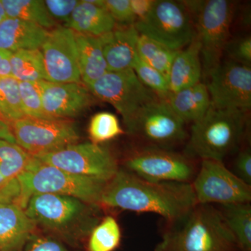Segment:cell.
I'll list each match as a JSON object with an SVG mask.
<instances>
[{"mask_svg":"<svg viewBox=\"0 0 251 251\" xmlns=\"http://www.w3.org/2000/svg\"><path fill=\"white\" fill-rule=\"evenodd\" d=\"M116 25L105 9V1L82 0L79 1L64 27L82 35L99 37L111 31Z\"/></svg>","mask_w":251,"mask_h":251,"instance_id":"obj_19","label":"cell"},{"mask_svg":"<svg viewBox=\"0 0 251 251\" xmlns=\"http://www.w3.org/2000/svg\"><path fill=\"white\" fill-rule=\"evenodd\" d=\"M207 77L211 106L247 113L250 110L251 67L231 60L221 62Z\"/></svg>","mask_w":251,"mask_h":251,"instance_id":"obj_13","label":"cell"},{"mask_svg":"<svg viewBox=\"0 0 251 251\" xmlns=\"http://www.w3.org/2000/svg\"><path fill=\"white\" fill-rule=\"evenodd\" d=\"M140 58L168 78L170 69L178 51L173 50L148 36L140 34L138 41Z\"/></svg>","mask_w":251,"mask_h":251,"instance_id":"obj_27","label":"cell"},{"mask_svg":"<svg viewBox=\"0 0 251 251\" xmlns=\"http://www.w3.org/2000/svg\"><path fill=\"white\" fill-rule=\"evenodd\" d=\"M21 251H73L57 238L36 231Z\"/></svg>","mask_w":251,"mask_h":251,"instance_id":"obj_34","label":"cell"},{"mask_svg":"<svg viewBox=\"0 0 251 251\" xmlns=\"http://www.w3.org/2000/svg\"><path fill=\"white\" fill-rule=\"evenodd\" d=\"M229 56L231 61L251 67V37L243 36L228 41L224 52Z\"/></svg>","mask_w":251,"mask_h":251,"instance_id":"obj_35","label":"cell"},{"mask_svg":"<svg viewBox=\"0 0 251 251\" xmlns=\"http://www.w3.org/2000/svg\"><path fill=\"white\" fill-rule=\"evenodd\" d=\"M0 118L2 119V117H1V115H0ZM3 120V119H2Z\"/></svg>","mask_w":251,"mask_h":251,"instance_id":"obj_44","label":"cell"},{"mask_svg":"<svg viewBox=\"0 0 251 251\" xmlns=\"http://www.w3.org/2000/svg\"><path fill=\"white\" fill-rule=\"evenodd\" d=\"M0 115L8 123L26 117L21 103L19 82L12 76L0 79Z\"/></svg>","mask_w":251,"mask_h":251,"instance_id":"obj_29","label":"cell"},{"mask_svg":"<svg viewBox=\"0 0 251 251\" xmlns=\"http://www.w3.org/2000/svg\"><path fill=\"white\" fill-rule=\"evenodd\" d=\"M233 234L238 249L251 251V206L250 203L222 206L221 210Z\"/></svg>","mask_w":251,"mask_h":251,"instance_id":"obj_26","label":"cell"},{"mask_svg":"<svg viewBox=\"0 0 251 251\" xmlns=\"http://www.w3.org/2000/svg\"><path fill=\"white\" fill-rule=\"evenodd\" d=\"M34 157L45 164L67 173L107 182L120 170L116 158L108 149L92 143L73 144Z\"/></svg>","mask_w":251,"mask_h":251,"instance_id":"obj_9","label":"cell"},{"mask_svg":"<svg viewBox=\"0 0 251 251\" xmlns=\"http://www.w3.org/2000/svg\"><path fill=\"white\" fill-rule=\"evenodd\" d=\"M166 100L185 124L201 120L211 105L207 87L203 82L170 93Z\"/></svg>","mask_w":251,"mask_h":251,"instance_id":"obj_23","label":"cell"},{"mask_svg":"<svg viewBox=\"0 0 251 251\" xmlns=\"http://www.w3.org/2000/svg\"><path fill=\"white\" fill-rule=\"evenodd\" d=\"M154 1L155 0H130V4L136 22L143 19L148 14L152 8Z\"/></svg>","mask_w":251,"mask_h":251,"instance_id":"obj_39","label":"cell"},{"mask_svg":"<svg viewBox=\"0 0 251 251\" xmlns=\"http://www.w3.org/2000/svg\"><path fill=\"white\" fill-rule=\"evenodd\" d=\"M105 7L116 24L130 25L136 22L130 0H105Z\"/></svg>","mask_w":251,"mask_h":251,"instance_id":"obj_36","label":"cell"},{"mask_svg":"<svg viewBox=\"0 0 251 251\" xmlns=\"http://www.w3.org/2000/svg\"><path fill=\"white\" fill-rule=\"evenodd\" d=\"M11 74L18 82L47 80L44 58L40 49L21 50L11 57Z\"/></svg>","mask_w":251,"mask_h":251,"instance_id":"obj_25","label":"cell"},{"mask_svg":"<svg viewBox=\"0 0 251 251\" xmlns=\"http://www.w3.org/2000/svg\"><path fill=\"white\" fill-rule=\"evenodd\" d=\"M133 72L145 87L161 99H166L170 94L168 80L163 74L144 62L137 55L133 64Z\"/></svg>","mask_w":251,"mask_h":251,"instance_id":"obj_32","label":"cell"},{"mask_svg":"<svg viewBox=\"0 0 251 251\" xmlns=\"http://www.w3.org/2000/svg\"><path fill=\"white\" fill-rule=\"evenodd\" d=\"M9 124L16 143L32 156L52 152L80 139L74 122L69 120L24 117Z\"/></svg>","mask_w":251,"mask_h":251,"instance_id":"obj_10","label":"cell"},{"mask_svg":"<svg viewBox=\"0 0 251 251\" xmlns=\"http://www.w3.org/2000/svg\"><path fill=\"white\" fill-rule=\"evenodd\" d=\"M202 75L201 44L196 36L189 45L178 51L173 59L168 78L170 93L199 83Z\"/></svg>","mask_w":251,"mask_h":251,"instance_id":"obj_21","label":"cell"},{"mask_svg":"<svg viewBox=\"0 0 251 251\" xmlns=\"http://www.w3.org/2000/svg\"><path fill=\"white\" fill-rule=\"evenodd\" d=\"M100 204L138 213H153L170 224L198 204L191 183L151 181L120 169L107 182Z\"/></svg>","mask_w":251,"mask_h":251,"instance_id":"obj_1","label":"cell"},{"mask_svg":"<svg viewBox=\"0 0 251 251\" xmlns=\"http://www.w3.org/2000/svg\"><path fill=\"white\" fill-rule=\"evenodd\" d=\"M247 125V112L209 107L193 124L185 151L190 157L224 162L241 143Z\"/></svg>","mask_w":251,"mask_h":251,"instance_id":"obj_4","label":"cell"},{"mask_svg":"<svg viewBox=\"0 0 251 251\" xmlns=\"http://www.w3.org/2000/svg\"><path fill=\"white\" fill-rule=\"evenodd\" d=\"M121 242V230L115 218L106 216L92 231L89 251H113Z\"/></svg>","mask_w":251,"mask_h":251,"instance_id":"obj_30","label":"cell"},{"mask_svg":"<svg viewBox=\"0 0 251 251\" xmlns=\"http://www.w3.org/2000/svg\"><path fill=\"white\" fill-rule=\"evenodd\" d=\"M134 25L140 34L173 50L184 49L196 37L192 16L183 1L156 0L148 14Z\"/></svg>","mask_w":251,"mask_h":251,"instance_id":"obj_7","label":"cell"},{"mask_svg":"<svg viewBox=\"0 0 251 251\" xmlns=\"http://www.w3.org/2000/svg\"><path fill=\"white\" fill-rule=\"evenodd\" d=\"M195 17L196 36L201 44L202 74L208 76L221 64L229 41L234 3L227 0L183 1Z\"/></svg>","mask_w":251,"mask_h":251,"instance_id":"obj_6","label":"cell"},{"mask_svg":"<svg viewBox=\"0 0 251 251\" xmlns=\"http://www.w3.org/2000/svg\"><path fill=\"white\" fill-rule=\"evenodd\" d=\"M49 14L54 21L67 24L70 19L73 11L76 7L77 0H46L44 1Z\"/></svg>","mask_w":251,"mask_h":251,"instance_id":"obj_37","label":"cell"},{"mask_svg":"<svg viewBox=\"0 0 251 251\" xmlns=\"http://www.w3.org/2000/svg\"><path fill=\"white\" fill-rule=\"evenodd\" d=\"M81 80L89 87L108 72L100 38L74 32Z\"/></svg>","mask_w":251,"mask_h":251,"instance_id":"obj_22","label":"cell"},{"mask_svg":"<svg viewBox=\"0 0 251 251\" xmlns=\"http://www.w3.org/2000/svg\"><path fill=\"white\" fill-rule=\"evenodd\" d=\"M10 181V180L5 179L4 176L0 174V191H1V190L4 187L5 185L7 184L8 181Z\"/></svg>","mask_w":251,"mask_h":251,"instance_id":"obj_43","label":"cell"},{"mask_svg":"<svg viewBox=\"0 0 251 251\" xmlns=\"http://www.w3.org/2000/svg\"><path fill=\"white\" fill-rule=\"evenodd\" d=\"M233 173L244 183L251 186V153L249 149L239 153L234 163Z\"/></svg>","mask_w":251,"mask_h":251,"instance_id":"obj_38","label":"cell"},{"mask_svg":"<svg viewBox=\"0 0 251 251\" xmlns=\"http://www.w3.org/2000/svg\"><path fill=\"white\" fill-rule=\"evenodd\" d=\"M0 140L16 143L9 124L1 118H0Z\"/></svg>","mask_w":251,"mask_h":251,"instance_id":"obj_41","label":"cell"},{"mask_svg":"<svg viewBox=\"0 0 251 251\" xmlns=\"http://www.w3.org/2000/svg\"><path fill=\"white\" fill-rule=\"evenodd\" d=\"M49 30L34 23L6 17L0 23V50L17 52L40 49Z\"/></svg>","mask_w":251,"mask_h":251,"instance_id":"obj_20","label":"cell"},{"mask_svg":"<svg viewBox=\"0 0 251 251\" xmlns=\"http://www.w3.org/2000/svg\"><path fill=\"white\" fill-rule=\"evenodd\" d=\"M87 87L94 97L116 109L126 128L147 105L160 99L140 82L133 69L108 72Z\"/></svg>","mask_w":251,"mask_h":251,"instance_id":"obj_8","label":"cell"},{"mask_svg":"<svg viewBox=\"0 0 251 251\" xmlns=\"http://www.w3.org/2000/svg\"><path fill=\"white\" fill-rule=\"evenodd\" d=\"M48 82H81L75 35L72 29L57 26L49 31L40 49Z\"/></svg>","mask_w":251,"mask_h":251,"instance_id":"obj_15","label":"cell"},{"mask_svg":"<svg viewBox=\"0 0 251 251\" xmlns=\"http://www.w3.org/2000/svg\"><path fill=\"white\" fill-rule=\"evenodd\" d=\"M237 242L221 210L198 204L171 224L154 251H237Z\"/></svg>","mask_w":251,"mask_h":251,"instance_id":"obj_3","label":"cell"},{"mask_svg":"<svg viewBox=\"0 0 251 251\" xmlns=\"http://www.w3.org/2000/svg\"><path fill=\"white\" fill-rule=\"evenodd\" d=\"M36 231L25 209L0 203V251H21Z\"/></svg>","mask_w":251,"mask_h":251,"instance_id":"obj_18","label":"cell"},{"mask_svg":"<svg viewBox=\"0 0 251 251\" xmlns=\"http://www.w3.org/2000/svg\"><path fill=\"white\" fill-rule=\"evenodd\" d=\"M25 211L37 229L72 247L79 246L99 223V206L71 196L34 195Z\"/></svg>","mask_w":251,"mask_h":251,"instance_id":"obj_2","label":"cell"},{"mask_svg":"<svg viewBox=\"0 0 251 251\" xmlns=\"http://www.w3.org/2000/svg\"><path fill=\"white\" fill-rule=\"evenodd\" d=\"M12 52L0 50V79L11 77V57Z\"/></svg>","mask_w":251,"mask_h":251,"instance_id":"obj_40","label":"cell"},{"mask_svg":"<svg viewBox=\"0 0 251 251\" xmlns=\"http://www.w3.org/2000/svg\"><path fill=\"white\" fill-rule=\"evenodd\" d=\"M19 87L21 103L25 117L39 120H51L44 111L38 82H19Z\"/></svg>","mask_w":251,"mask_h":251,"instance_id":"obj_33","label":"cell"},{"mask_svg":"<svg viewBox=\"0 0 251 251\" xmlns=\"http://www.w3.org/2000/svg\"><path fill=\"white\" fill-rule=\"evenodd\" d=\"M88 133L92 143L100 145L123 134L124 130L118 118L114 114L101 112L91 119Z\"/></svg>","mask_w":251,"mask_h":251,"instance_id":"obj_31","label":"cell"},{"mask_svg":"<svg viewBox=\"0 0 251 251\" xmlns=\"http://www.w3.org/2000/svg\"><path fill=\"white\" fill-rule=\"evenodd\" d=\"M22 189V204L25 209L29 198L50 193L71 196L99 206L107 181L67 173L45 164L33 156L25 171L17 178Z\"/></svg>","mask_w":251,"mask_h":251,"instance_id":"obj_5","label":"cell"},{"mask_svg":"<svg viewBox=\"0 0 251 251\" xmlns=\"http://www.w3.org/2000/svg\"><path fill=\"white\" fill-rule=\"evenodd\" d=\"M125 166L142 179L158 182L191 183L196 176L194 165L186 156L158 147L138 150L126 160Z\"/></svg>","mask_w":251,"mask_h":251,"instance_id":"obj_12","label":"cell"},{"mask_svg":"<svg viewBox=\"0 0 251 251\" xmlns=\"http://www.w3.org/2000/svg\"><path fill=\"white\" fill-rule=\"evenodd\" d=\"M184 125L166 99L160 98L147 105L126 130L150 146L168 149L186 139Z\"/></svg>","mask_w":251,"mask_h":251,"instance_id":"obj_14","label":"cell"},{"mask_svg":"<svg viewBox=\"0 0 251 251\" xmlns=\"http://www.w3.org/2000/svg\"><path fill=\"white\" fill-rule=\"evenodd\" d=\"M139 35L135 25H116L111 31L99 36L108 72L132 69L138 55Z\"/></svg>","mask_w":251,"mask_h":251,"instance_id":"obj_17","label":"cell"},{"mask_svg":"<svg viewBox=\"0 0 251 251\" xmlns=\"http://www.w3.org/2000/svg\"><path fill=\"white\" fill-rule=\"evenodd\" d=\"M43 106L51 120H69L83 113L93 103V95L82 82H38Z\"/></svg>","mask_w":251,"mask_h":251,"instance_id":"obj_16","label":"cell"},{"mask_svg":"<svg viewBox=\"0 0 251 251\" xmlns=\"http://www.w3.org/2000/svg\"><path fill=\"white\" fill-rule=\"evenodd\" d=\"M191 185L198 204L224 206L251 201V186L227 169L224 162L202 160Z\"/></svg>","mask_w":251,"mask_h":251,"instance_id":"obj_11","label":"cell"},{"mask_svg":"<svg viewBox=\"0 0 251 251\" xmlns=\"http://www.w3.org/2000/svg\"><path fill=\"white\" fill-rule=\"evenodd\" d=\"M32 158L17 144L0 140V174L5 179H17L26 171Z\"/></svg>","mask_w":251,"mask_h":251,"instance_id":"obj_28","label":"cell"},{"mask_svg":"<svg viewBox=\"0 0 251 251\" xmlns=\"http://www.w3.org/2000/svg\"><path fill=\"white\" fill-rule=\"evenodd\" d=\"M6 18V13H5L4 8V6H3L1 0H0V23L4 21Z\"/></svg>","mask_w":251,"mask_h":251,"instance_id":"obj_42","label":"cell"},{"mask_svg":"<svg viewBox=\"0 0 251 251\" xmlns=\"http://www.w3.org/2000/svg\"><path fill=\"white\" fill-rule=\"evenodd\" d=\"M7 18H17L39 25L47 30L57 27L44 1L41 0H1Z\"/></svg>","mask_w":251,"mask_h":251,"instance_id":"obj_24","label":"cell"}]
</instances>
